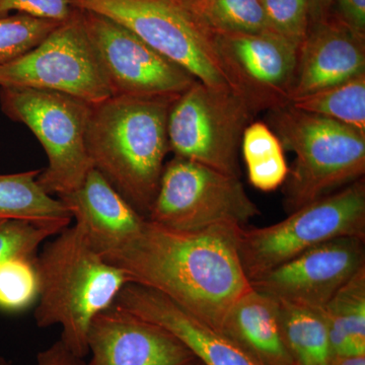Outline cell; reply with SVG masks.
<instances>
[{
    "instance_id": "e0dca14e",
    "label": "cell",
    "mask_w": 365,
    "mask_h": 365,
    "mask_svg": "<svg viewBox=\"0 0 365 365\" xmlns=\"http://www.w3.org/2000/svg\"><path fill=\"white\" fill-rule=\"evenodd\" d=\"M57 198L102 257L137 234L146 220L95 169L78 190Z\"/></svg>"
},
{
    "instance_id": "5bb4252c",
    "label": "cell",
    "mask_w": 365,
    "mask_h": 365,
    "mask_svg": "<svg viewBox=\"0 0 365 365\" xmlns=\"http://www.w3.org/2000/svg\"><path fill=\"white\" fill-rule=\"evenodd\" d=\"M88 350L86 365H187L196 359L162 327L114 304L91 321Z\"/></svg>"
},
{
    "instance_id": "836d02e7",
    "label": "cell",
    "mask_w": 365,
    "mask_h": 365,
    "mask_svg": "<svg viewBox=\"0 0 365 365\" xmlns=\"http://www.w3.org/2000/svg\"><path fill=\"white\" fill-rule=\"evenodd\" d=\"M187 365H204L202 362L199 361L198 359H194L193 361L190 362Z\"/></svg>"
},
{
    "instance_id": "7c38bea8",
    "label": "cell",
    "mask_w": 365,
    "mask_h": 365,
    "mask_svg": "<svg viewBox=\"0 0 365 365\" xmlns=\"http://www.w3.org/2000/svg\"><path fill=\"white\" fill-rule=\"evenodd\" d=\"M364 244L359 237L324 242L250 283L276 302L323 312L336 292L364 267Z\"/></svg>"
},
{
    "instance_id": "f1b7e54d",
    "label": "cell",
    "mask_w": 365,
    "mask_h": 365,
    "mask_svg": "<svg viewBox=\"0 0 365 365\" xmlns=\"http://www.w3.org/2000/svg\"><path fill=\"white\" fill-rule=\"evenodd\" d=\"M74 11L69 0H0V18L23 14L62 23L71 18Z\"/></svg>"
},
{
    "instance_id": "1f68e13d",
    "label": "cell",
    "mask_w": 365,
    "mask_h": 365,
    "mask_svg": "<svg viewBox=\"0 0 365 365\" xmlns=\"http://www.w3.org/2000/svg\"><path fill=\"white\" fill-rule=\"evenodd\" d=\"M334 4L335 0H309V26L327 20Z\"/></svg>"
},
{
    "instance_id": "8992f818",
    "label": "cell",
    "mask_w": 365,
    "mask_h": 365,
    "mask_svg": "<svg viewBox=\"0 0 365 365\" xmlns=\"http://www.w3.org/2000/svg\"><path fill=\"white\" fill-rule=\"evenodd\" d=\"M339 237L365 240V180L297 209L282 222L241 227L240 260L250 281Z\"/></svg>"
},
{
    "instance_id": "ffe728a7",
    "label": "cell",
    "mask_w": 365,
    "mask_h": 365,
    "mask_svg": "<svg viewBox=\"0 0 365 365\" xmlns=\"http://www.w3.org/2000/svg\"><path fill=\"white\" fill-rule=\"evenodd\" d=\"M334 356L365 355V266L322 312Z\"/></svg>"
},
{
    "instance_id": "d4e9b609",
    "label": "cell",
    "mask_w": 365,
    "mask_h": 365,
    "mask_svg": "<svg viewBox=\"0 0 365 365\" xmlns=\"http://www.w3.org/2000/svg\"><path fill=\"white\" fill-rule=\"evenodd\" d=\"M58 21L14 14L0 18V66L34 49L59 26Z\"/></svg>"
},
{
    "instance_id": "7a4b0ae2",
    "label": "cell",
    "mask_w": 365,
    "mask_h": 365,
    "mask_svg": "<svg viewBox=\"0 0 365 365\" xmlns=\"http://www.w3.org/2000/svg\"><path fill=\"white\" fill-rule=\"evenodd\" d=\"M175 100L111 97L91 104L86 141L93 169L145 218L170 151L168 118Z\"/></svg>"
},
{
    "instance_id": "484cf974",
    "label": "cell",
    "mask_w": 365,
    "mask_h": 365,
    "mask_svg": "<svg viewBox=\"0 0 365 365\" xmlns=\"http://www.w3.org/2000/svg\"><path fill=\"white\" fill-rule=\"evenodd\" d=\"M36 258L9 259L0 264V309L18 313L37 302Z\"/></svg>"
},
{
    "instance_id": "4dcf8cb0",
    "label": "cell",
    "mask_w": 365,
    "mask_h": 365,
    "mask_svg": "<svg viewBox=\"0 0 365 365\" xmlns=\"http://www.w3.org/2000/svg\"><path fill=\"white\" fill-rule=\"evenodd\" d=\"M337 16L346 26L365 36V0H335Z\"/></svg>"
},
{
    "instance_id": "cb8c5ba5",
    "label": "cell",
    "mask_w": 365,
    "mask_h": 365,
    "mask_svg": "<svg viewBox=\"0 0 365 365\" xmlns=\"http://www.w3.org/2000/svg\"><path fill=\"white\" fill-rule=\"evenodd\" d=\"M194 13L215 32H273L262 0H186Z\"/></svg>"
},
{
    "instance_id": "d6a6232c",
    "label": "cell",
    "mask_w": 365,
    "mask_h": 365,
    "mask_svg": "<svg viewBox=\"0 0 365 365\" xmlns=\"http://www.w3.org/2000/svg\"><path fill=\"white\" fill-rule=\"evenodd\" d=\"M331 365H365V355L334 356Z\"/></svg>"
},
{
    "instance_id": "8fae6325",
    "label": "cell",
    "mask_w": 365,
    "mask_h": 365,
    "mask_svg": "<svg viewBox=\"0 0 365 365\" xmlns=\"http://www.w3.org/2000/svg\"><path fill=\"white\" fill-rule=\"evenodd\" d=\"M79 11L112 97L175 100L195 83L188 71L124 26L101 14Z\"/></svg>"
},
{
    "instance_id": "ac0fdd59",
    "label": "cell",
    "mask_w": 365,
    "mask_h": 365,
    "mask_svg": "<svg viewBox=\"0 0 365 365\" xmlns=\"http://www.w3.org/2000/svg\"><path fill=\"white\" fill-rule=\"evenodd\" d=\"M220 331L260 365H294L283 339L278 302L253 287L228 309Z\"/></svg>"
},
{
    "instance_id": "3957f363",
    "label": "cell",
    "mask_w": 365,
    "mask_h": 365,
    "mask_svg": "<svg viewBox=\"0 0 365 365\" xmlns=\"http://www.w3.org/2000/svg\"><path fill=\"white\" fill-rule=\"evenodd\" d=\"M35 266L36 325L61 327L60 339L76 356L85 359L91 321L114 304L120 290L130 281L91 246L76 225L48 242L36 257Z\"/></svg>"
},
{
    "instance_id": "6da1fadb",
    "label": "cell",
    "mask_w": 365,
    "mask_h": 365,
    "mask_svg": "<svg viewBox=\"0 0 365 365\" xmlns=\"http://www.w3.org/2000/svg\"><path fill=\"white\" fill-rule=\"evenodd\" d=\"M241 227L182 232L145 220L137 234L103 258L130 282L165 295L220 331L228 309L252 288L237 250Z\"/></svg>"
},
{
    "instance_id": "44dd1931",
    "label": "cell",
    "mask_w": 365,
    "mask_h": 365,
    "mask_svg": "<svg viewBox=\"0 0 365 365\" xmlns=\"http://www.w3.org/2000/svg\"><path fill=\"white\" fill-rule=\"evenodd\" d=\"M277 302L283 339L294 365H331L334 354L322 312Z\"/></svg>"
},
{
    "instance_id": "277c9868",
    "label": "cell",
    "mask_w": 365,
    "mask_h": 365,
    "mask_svg": "<svg viewBox=\"0 0 365 365\" xmlns=\"http://www.w3.org/2000/svg\"><path fill=\"white\" fill-rule=\"evenodd\" d=\"M274 133L295 158L283 184L292 213L364 178L365 134L289 104L271 110Z\"/></svg>"
},
{
    "instance_id": "2e32d148",
    "label": "cell",
    "mask_w": 365,
    "mask_h": 365,
    "mask_svg": "<svg viewBox=\"0 0 365 365\" xmlns=\"http://www.w3.org/2000/svg\"><path fill=\"white\" fill-rule=\"evenodd\" d=\"M365 72V36L336 16L309 26L299 47L289 102Z\"/></svg>"
},
{
    "instance_id": "f546056e",
    "label": "cell",
    "mask_w": 365,
    "mask_h": 365,
    "mask_svg": "<svg viewBox=\"0 0 365 365\" xmlns=\"http://www.w3.org/2000/svg\"><path fill=\"white\" fill-rule=\"evenodd\" d=\"M0 365H14L6 357L0 356ZM35 365H86L83 359L76 356L61 339L38 353Z\"/></svg>"
},
{
    "instance_id": "7402d4cb",
    "label": "cell",
    "mask_w": 365,
    "mask_h": 365,
    "mask_svg": "<svg viewBox=\"0 0 365 365\" xmlns=\"http://www.w3.org/2000/svg\"><path fill=\"white\" fill-rule=\"evenodd\" d=\"M241 151L252 186L263 192L283 186L289 168L279 138L267 124L252 122L245 129Z\"/></svg>"
},
{
    "instance_id": "d6986e66",
    "label": "cell",
    "mask_w": 365,
    "mask_h": 365,
    "mask_svg": "<svg viewBox=\"0 0 365 365\" xmlns=\"http://www.w3.org/2000/svg\"><path fill=\"white\" fill-rule=\"evenodd\" d=\"M41 170L0 175V222H26L69 227L71 213L66 206L46 193L38 184Z\"/></svg>"
},
{
    "instance_id": "4fadbf2b",
    "label": "cell",
    "mask_w": 365,
    "mask_h": 365,
    "mask_svg": "<svg viewBox=\"0 0 365 365\" xmlns=\"http://www.w3.org/2000/svg\"><path fill=\"white\" fill-rule=\"evenodd\" d=\"M227 66L255 111L289 104L299 47L275 32H215Z\"/></svg>"
},
{
    "instance_id": "30bf717a",
    "label": "cell",
    "mask_w": 365,
    "mask_h": 365,
    "mask_svg": "<svg viewBox=\"0 0 365 365\" xmlns=\"http://www.w3.org/2000/svg\"><path fill=\"white\" fill-rule=\"evenodd\" d=\"M0 88L57 91L97 104L111 98L78 9L39 45L0 66Z\"/></svg>"
},
{
    "instance_id": "4316f807",
    "label": "cell",
    "mask_w": 365,
    "mask_h": 365,
    "mask_svg": "<svg viewBox=\"0 0 365 365\" xmlns=\"http://www.w3.org/2000/svg\"><path fill=\"white\" fill-rule=\"evenodd\" d=\"M58 225H45L26 220H1L0 222V264L9 259H34L38 249L49 237L64 230Z\"/></svg>"
},
{
    "instance_id": "ba28073f",
    "label": "cell",
    "mask_w": 365,
    "mask_h": 365,
    "mask_svg": "<svg viewBox=\"0 0 365 365\" xmlns=\"http://www.w3.org/2000/svg\"><path fill=\"white\" fill-rule=\"evenodd\" d=\"M255 114L248 101L235 91L196 81L170 106V150L175 157L241 178L242 134Z\"/></svg>"
},
{
    "instance_id": "9c48e42d",
    "label": "cell",
    "mask_w": 365,
    "mask_h": 365,
    "mask_svg": "<svg viewBox=\"0 0 365 365\" xmlns=\"http://www.w3.org/2000/svg\"><path fill=\"white\" fill-rule=\"evenodd\" d=\"M260 215L241 178L175 157L163 168L146 220L170 230L194 232L220 225L246 227Z\"/></svg>"
},
{
    "instance_id": "603a6c76",
    "label": "cell",
    "mask_w": 365,
    "mask_h": 365,
    "mask_svg": "<svg viewBox=\"0 0 365 365\" xmlns=\"http://www.w3.org/2000/svg\"><path fill=\"white\" fill-rule=\"evenodd\" d=\"M289 105L365 134V72L338 85L294 98Z\"/></svg>"
},
{
    "instance_id": "52a82bcc",
    "label": "cell",
    "mask_w": 365,
    "mask_h": 365,
    "mask_svg": "<svg viewBox=\"0 0 365 365\" xmlns=\"http://www.w3.org/2000/svg\"><path fill=\"white\" fill-rule=\"evenodd\" d=\"M0 108L44 148L48 165L37 182L46 193L66 195L83 184L93 170L86 141L90 103L57 91L0 88Z\"/></svg>"
},
{
    "instance_id": "9a60e30c",
    "label": "cell",
    "mask_w": 365,
    "mask_h": 365,
    "mask_svg": "<svg viewBox=\"0 0 365 365\" xmlns=\"http://www.w3.org/2000/svg\"><path fill=\"white\" fill-rule=\"evenodd\" d=\"M114 306L162 327L204 365H260L225 334L150 288L127 283Z\"/></svg>"
},
{
    "instance_id": "5b68a950",
    "label": "cell",
    "mask_w": 365,
    "mask_h": 365,
    "mask_svg": "<svg viewBox=\"0 0 365 365\" xmlns=\"http://www.w3.org/2000/svg\"><path fill=\"white\" fill-rule=\"evenodd\" d=\"M69 2L74 9L101 14L124 26L203 85L235 91L245 98L239 81L220 51L215 32L186 0Z\"/></svg>"
},
{
    "instance_id": "83f0119b",
    "label": "cell",
    "mask_w": 365,
    "mask_h": 365,
    "mask_svg": "<svg viewBox=\"0 0 365 365\" xmlns=\"http://www.w3.org/2000/svg\"><path fill=\"white\" fill-rule=\"evenodd\" d=\"M273 32L302 45L309 29V0H262Z\"/></svg>"
}]
</instances>
